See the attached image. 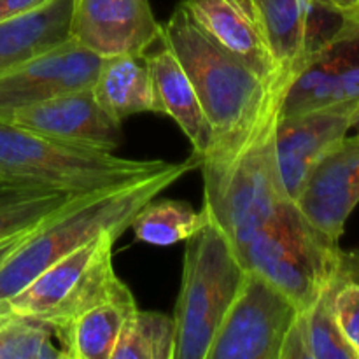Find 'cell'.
Returning <instances> with one entry per match:
<instances>
[{
  "label": "cell",
  "instance_id": "obj_1",
  "mask_svg": "<svg viewBox=\"0 0 359 359\" xmlns=\"http://www.w3.org/2000/svg\"><path fill=\"white\" fill-rule=\"evenodd\" d=\"M160 42L188 72L212 128V149L200 163L203 191H210L238 158L276 130L286 95L272 90L244 62L217 44L196 23L184 2L161 25Z\"/></svg>",
  "mask_w": 359,
  "mask_h": 359
},
{
  "label": "cell",
  "instance_id": "obj_2",
  "mask_svg": "<svg viewBox=\"0 0 359 359\" xmlns=\"http://www.w3.org/2000/svg\"><path fill=\"white\" fill-rule=\"evenodd\" d=\"M200 167L191 158L123 188L83 195L67 209L39 224L0 265V300H11L48 266L102 233L121 237L133 217L161 191Z\"/></svg>",
  "mask_w": 359,
  "mask_h": 359
},
{
  "label": "cell",
  "instance_id": "obj_3",
  "mask_svg": "<svg viewBox=\"0 0 359 359\" xmlns=\"http://www.w3.org/2000/svg\"><path fill=\"white\" fill-rule=\"evenodd\" d=\"M163 160H128L0 121V179L30 182L69 195L123 188L168 167Z\"/></svg>",
  "mask_w": 359,
  "mask_h": 359
},
{
  "label": "cell",
  "instance_id": "obj_4",
  "mask_svg": "<svg viewBox=\"0 0 359 359\" xmlns=\"http://www.w3.org/2000/svg\"><path fill=\"white\" fill-rule=\"evenodd\" d=\"M235 252L245 270L270 280L300 312L330 286L342 255L339 241L312 224L291 200Z\"/></svg>",
  "mask_w": 359,
  "mask_h": 359
},
{
  "label": "cell",
  "instance_id": "obj_5",
  "mask_svg": "<svg viewBox=\"0 0 359 359\" xmlns=\"http://www.w3.org/2000/svg\"><path fill=\"white\" fill-rule=\"evenodd\" d=\"M226 235L209 223L186 241L182 283L174 312V359H207L214 335L244 280Z\"/></svg>",
  "mask_w": 359,
  "mask_h": 359
},
{
  "label": "cell",
  "instance_id": "obj_6",
  "mask_svg": "<svg viewBox=\"0 0 359 359\" xmlns=\"http://www.w3.org/2000/svg\"><path fill=\"white\" fill-rule=\"evenodd\" d=\"M118 237L102 233L39 273L9 300L16 316L65 328L77 316L107 300L123 283L112 266Z\"/></svg>",
  "mask_w": 359,
  "mask_h": 359
},
{
  "label": "cell",
  "instance_id": "obj_7",
  "mask_svg": "<svg viewBox=\"0 0 359 359\" xmlns=\"http://www.w3.org/2000/svg\"><path fill=\"white\" fill-rule=\"evenodd\" d=\"M284 200L287 198L277 174L272 132L238 158L216 188L203 191L202 209L237 251L273 216Z\"/></svg>",
  "mask_w": 359,
  "mask_h": 359
},
{
  "label": "cell",
  "instance_id": "obj_8",
  "mask_svg": "<svg viewBox=\"0 0 359 359\" xmlns=\"http://www.w3.org/2000/svg\"><path fill=\"white\" fill-rule=\"evenodd\" d=\"M298 314L297 305L279 287L245 270L207 359H279L284 337Z\"/></svg>",
  "mask_w": 359,
  "mask_h": 359
},
{
  "label": "cell",
  "instance_id": "obj_9",
  "mask_svg": "<svg viewBox=\"0 0 359 359\" xmlns=\"http://www.w3.org/2000/svg\"><path fill=\"white\" fill-rule=\"evenodd\" d=\"M280 77L293 84L319 51L356 21L358 11H340L321 0H252Z\"/></svg>",
  "mask_w": 359,
  "mask_h": 359
},
{
  "label": "cell",
  "instance_id": "obj_10",
  "mask_svg": "<svg viewBox=\"0 0 359 359\" xmlns=\"http://www.w3.org/2000/svg\"><path fill=\"white\" fill-rule=\"evenodd\" d=\"M358 105H326L280 116L273 130V156L287 200L297 202L316 161L349 133Z\"/></svg>",
  "mask_w": 359,
  "mask_h": 359
},
{
  "label": "cell",
  "instance_id": "obj_11",
  "mask_svg": "<svg viewBox=\"0 0 359 359\" xmlns=\"http://www.w3.org/2000/svg\"><path fill=\"white\" fill-rule=\"evenodd\" d=\"M160 35L149 0H72L69 37L100 58L146 55Z\"/></svg>",
  "mask_w": 359,
  "mask_h": 359
},
{
  "label": "cell",
  "instance_id": "obj_12",
  "mask_svg": "<svg viewBox=\"0 0 359 359\" xmlns=\"http://www.w3.org/2000/svg\"><path fill=\"white\" fill-rule=\"evenodd\" d=\"M0 121L77 146L114 153L121 140V123L107 114L91 88L56 95L0 114Z\"/></svg>",
  "mask_w": 359,
  "mask_h": 359
},
{
  "label": "cell",
  "instance_id": "obj_13",
  "mask_svg": "<svg viewBox=\"0 0 359 359\" xmlns=\"http://www.w3.org/2000/svg\"><path fill=\"white\" fill-rule=\"evenodd\" d=\"M102 58L72 39L0 74V114L91 88Z\"/></svg>",
  "mask_w": 359,
  "mask_h": 359
},
{
  "label": "cell",
  "instance_id": "obj_14",
  "mask_svg": "<svg viewBox=\"0 0 359 359\" xmlns=\"http://www.w3.org/2000/svg\"><path fill=\"white\" fill-rule=\"evenodd\" d=\"M294 203L319 230L342 237L359 203V133L346 135L316 161Z\"/></svg>",
  "mask_w": 359,
  "mask_h": 359
},
{
  "label": "cell",
  "instance_id": "obj_15",
  "mask_svg": "<svg viewBox=\"0 0 359 359\" xmlns=\"http://www.w3.org/2000/svg\"><path fill=\"white\" fill-rule=\"evenodd\" d=\"M196 23L272 90L286 95L252 0H182Z\"/></svg>",
  "mask_w": 359,
  "mask_h": 359
},
{
  "label": "cell",
  "instance_id": "obj_16",
  "mask_svg": "<svg viewBox=\"0 0 359 359\" xmlns=\"http://www.w3.org/2000/svg\"><path fill=\"white\" fill-rule=\"evenodd\" d=\"M337 104H359V11L356 21L298 74L280 116Z\"/></svg>",
  "mask_w": 359,
  "mask_h": 359
},
{
  "label": "cell",
  "instance_id": "obj_17",
  "mask_svg": "<svg viewBox=\"0 0 359 359\" xmlns=\"http://www.w3.org/2000/svg\"><path fill=\"white\" fill-rule=\"evenodd\" d=\"M147 62L153 74L160 112L170 116L181 126L193 147V156L202 163L212 149L214 135L188 72L177 56L163 44L156 53H147Z\"/></svg>",
  "mask_w": 359,
  "mask_h": 359
},
{
  "label": "cell",
  "instance_id": "obj_18",
  "mask_svg": "<svg viewBox=\"0 0 359 359\" xmlns=\"http://www.w3.org/2000/svg\"><path fill=\"white\" fill-rule=\"evenodd\" d=\"M91 91L100 107L119 123L140 112H160L147 53L102 58Z\"/></svg>",
  "mask_w": 359,
  "mask_h": 359
},
{
  "label": "cell",
  "instance_id": "obj_19",
  "mask_svg": "<svg viewBox=\"0 0 359 359\" xmlns=\"http://www.w3.org/2000/svg\"><path fill=\"white\" fill-rule=\"evenodd\" d=\"M72 0H51L41 9L0 21V74L65 42Z\"/></svg>",
  "mask_w": 359,
  "mask_h": 359
},
{
  "label": "cell",
  "instance_id": "obj_20",
  "mask_svg": "<svg viewBox=\"0 0 359 359\" xmlns=\"http://www.w3.org/2000/svg\"><path fill=\"white\" fill-rule=\"evenodd\" d=\"M137 309V302L125 283L100 304L77 316L60 328L65 359H111L123 325Z\"/></svg>",
  "mask_w": 359,
  "mask_h": 359
},
{
  "label": "cell",
  "instance_id": "obj_21",
  "mask_svg": "<svg viewBox=\"0 0 359 359\" xmlns=\"http://www.w3.org/2000/svg\"><path fill=\"white\" fill-rule=\"evenodd\" d=\"M83 195L0 179V241L39 226Z\"/></svg>",
  "mask_w": 359,
  "mask_h": 359
},
{
  "label": "cell",
  "instance_id": "obj_22",
  "mask_svg": "<svg viewBox=\"0 0 359 359\" xmlns=\"http://www.w3.org/2000/svg\"><path fill=\"white\" fill-rule=\"evenodd\" d=\"M209 223L205 210H195L189 203L179 200H160L142 207L132 221V230L137 241L151 245L177 244L202 230Z\"/></svg>",
  "mask_w": 359,
  "mask_h": 359
},
{
  "label": "cell",
  "instance_id": "obj_23",
  "mask_svg": "<svg viewBox=\"0 0 359 359\" xmlns=\"http://www.w3.org/2000/svg\"><path fill=\"white\" fill-rule=\"evenodd\" d=\"M174 318L137 307L123 325L111 359H174Z\"/></svg>",
  "mask_w": 359,
  "mask_h": 359
},
{
  "label": "cell",
  "instance_id": "obj_24",
  "mask_svg": "<svg viewBox=\"0 0 359 359\" xmlns=\"http://www.w3.org/2000/svg\"><path fill=\"white\" fill-rule=\"evenodd\" d=\"M0 359H65L60 328L14 316L0 328Z\"/></svg>",
  "mask_w": 359,
  "mask_h": 359
},
{
  "label": "cell",
  "instance_id": "obj_25",
  "mask_svg": "<svg viewBox=\"0 0 359 359\" xmlns=\"http://www.w3.org/2000/svg\"><path fill=\"white\" fill-rule=\"evenodd\" d=\"M300 321L311 359H358L337 325L330 286L311 307L300 312Z\"/></svg>",
  "mask_w": 359,
  "mask_h": 359
},
{
  "label": "cell",
  "instance_id": "obj_26",
  "mask_svg": "<svg viewBox=\"0 0 359 359\" xmlns=\"http://www.w3.org/2000/svg\"><path fill=\"white\" fill-rule=\"evenodd\" d=\"M330 287L337 325L359 359V251H342Z\"/></svg>",
  "mask_w": 359,
  "mask_h": 359
},
{
  "label": "cell",
  "instance_id": "obj_27",
  "mask_svg": "<svg viewBox=\"0 0 359 359\" xmlns=\"http://www.w3.org/2000/svg\"><path fill=\"white\" fill-rule=\"evenodd\" d=\"M51 0H0V21L41 9Z\"/></svg>",
  "mask_w": 359,
  "mask_h": 359
},
{
  "label": "cell",
  "instance_id": "obj_28",
  "mask_svg": "<svg viewBox=\"0 0 359 359\" xmlns=\"http://www.w3.org/2000/svg\"><path fill=\"white\" fill-rule=\"evenodd\" d=\"M35 228H32V230H27V231H21V233H16V235H13V237H7V238H4V241H0V265H2L4 259H6L7 256H9L11 252H13L14 249H16L18 245H20L21 242H23L25 238H27L28 235L35 230Z\"/></svg>",
  "mask_w": 359,
  "mask_h": 359
},
{
  "label": "cell",
  "instance_id": "obj_29",
  "mask_svg": "<svg viewBox=\"0 0 359 359\" xmlns=\"http://www.w3.org/2000/svg\"><path fill=\"white\" fill-rule=\"evenodd\" d=\"M321 2L328 4V6L335 7V9L347 11V13H351V11H356L359 6V0H321Z\"/></svg>",
  "mask_w": 359,
  "mask_h": 359
},
{
  "label": "cell",
  "instance_id": "obj_30",
  "mask_svg": "<svg viewBox=\"0 0 359 359\" xmlns=\"http://www.w3.org/2000/svg\"><path fill=\"white\" fill-rule=\"evenodd\" d=\"M14 316L16 314H14L13 309H11L9 300H0V328H2L6 323H9Z\"/></svg>",
  "mask_w": 359,
  "mask_h": 359
},
{
  "label": "cell",
  "instance_id": "obj_31",
  "mask_svg": "<svg viewBox=\"0 0 359 359\" xmlns=\"http://www.w3.org/2000/svg\"><path fill=\"white\" fill-rule=\"evenodd\" d=\"M353 128H356L358 133H359V105H358L356 112H354V116H353Z\"/></svg>",
  "mask_w": 359,
  "mask_h": 359
},
{
  "label": "cell",
  "instance_id": "obj_32",
  "mask_svg": "<svg viewBox=\"0 0 359 359\" xmlns=\"http://www.w3.org/2000/svg\"><path fill=\"white\" fill-rule=\"evenodd\" d=\"M356 11H359V6H358V9H356Z\"/></svg>",
  "mask_w": 359,
  "mask_h": 359
}]
</instances>
